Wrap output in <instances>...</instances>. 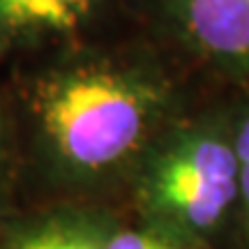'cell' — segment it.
Returning <instances> with one entry per match:
<instances>
[{"instance_id": "obj_1", "label": "cell", "mask_w": 249, "mask_h": 249, "mask_svg": "<svg viewBox=\"0 0 249 249\" xmlns=\"http://www.w3.org/2000/svg\"><path fill=\"white\" fill-rule=\"evenodd\" d=\"M30 108L49 155L70 173L95 176L139 152L160 116L161 92L136 70L79 62L37 81Z\"/></svg>"}, {"instance_id": "obj_2", "label": "cell", "mask_w": 249, "mask_h": 249, "mask_svg": "<svg viewBox=\"0 0 249 249\" xmlns=\"http://www.w3.org/2000/svg\"><path fill=\"white\" fill-rule=\"evenodd\" d=\"M238 192L235 148L210 134H196L171 145L145 178V198L152 210L189 231L213 229Z\"/></svg>"}, {"instance_id": "obj_3", "label": "cell", "mask_w": 249, "mask_h": 249, "mask_svg": "<svg viewBox=\"0 0 249 249\" xmlns=\"http://www.w3.org/2000/svg\"><path fill=\"white\" fill-rule=\"evenodd\" d=\"M99 0H0V58L79 30Z\"/></svg>"}, {"instance_id": "obj_4", "label": "cell", "mask_w": 249, "mask_h": 249, "mask_svg": "<svg viewBox=\"0 0 249 249\" xmlns=\"http://www.w3.org/2000/svg\"><path fill=\"white\" fill-rule=\"evenodd\" d=\"M180 26L198 49L249 60V0H173Z\"/></svg>"}, {"instance_id": "obj_5", "label": "cell", "mask_w": 249, "mask_h": 249, "mask_svg": "<svg viewBox=\"0 0 249 249\" xmlns=\"http://www.w3.org/2000/svg\"><path fill=\"white\" fill-rule=\"evenodd\" d=\"M7 249H104V240L83 224L49 219L18 231Z\"/></svg>"}, {"instance_id": "obj_6", "label": "cell", "mask_w": 249, "mask_h": 249, "mask_svg": "<svg viewBox=\"0 0 249 249\" xmlns=\"http://www.w3.org/2000/svg\"><path fill=\"white\" fill-rule=\"evenodd\" d=\"M104 249H187L176 242L164 240L155 233L143 231H118L104 238Z\"/></svg>"}, {"instance_id": "obj_7", "label": "cell", "mask_w": 249, "mask_h": 249, "mask_svg": "<svg viewBox=\"0 0 249 249\" xmlns=\"http://www.w3.org/2000/svg\"><path fill=\"white\" fill-rule=\"evenodd\" d=\"M235 157H238V173H240V194L249 203V118L242 124L238 141H235Z\"/></svg>"}, {"instance_id": "obj_8", "label": "cell", "mask_w": 249, "mask_h": 249, "mask_svg": "<svg viewBox=\"0 0 249 249\" xmlns=\"http://www.w3.org/2000/svg\"><path fill=\"white\" fill-rule=\"evenodd\" d=\"M5 160H7V123H5L2 108H0V171H2Z\"/></svg>"}]
</instances>
